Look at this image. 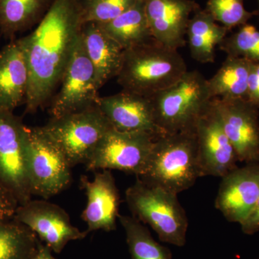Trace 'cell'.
<instances>
[{
  "label": "cell",
  "mask_w": 259,
  "mask_h": 259,
  "mask_svg": "<svg viewBox=\"0 0 259 259\" xmlns=\"http://www.w3.org/2000/svg\"><path fill=\"white\" fill-rule=\"evenodd\" d=\"M71 168L42 127H28L27 168L32 196L49 199L60 193L71 182Z\"/></svg>",
  "instance_id": "obj_7"
},
{
  "label": "cell",
  "mask_w": 259,
  "mask_h": 259,
  "mask_svg": "<svg viewBox=\"0 0 259 259\" xmlns=\"http://www.w3.org/2000/svg\"><path fill=\"white\" fill-rule=\"evenodd\" d=\"M40 243L31 230L15 220L0 223V259H30Z\"/></svg>",
  "instance_id": "obj_24"
},
{
  "label": "cell",
  "mask_w": 259,
  "mask_h": 259,
  "mask_svg": "<svg viewBox=\"0 0 259 259\" xmlns=\"http://www.w3.org/2000/svg\"><path fill=\"white\" fill-rule=\"evenodd\" d=\"M82 25L76 0H54L35 30L20 37L30 72L25 113H35L54 95Z\"/></svg>",
  "instance_id": "obj_1"
},
{
  "label": "cell",
  "mask_w": 259,
  "mask_h": 259,
  "mask_svg": "<svg viewBox=\"0 0 259 259\" xmlns=\"http://www.w3.org/2000/svg\"><path fill=\"white\" fill-rule=\"evenodd\" d=\"M54 0H0V35L10 40L38 25Z\"/></svg>",
  "instance_id": "obj_21"
},
{
  "label": "cell",
  "mask_w": 259,
  "mask_h": 259,
  "mask_svg": "<svg viewBox=\"0 0 259 259\" xmlns=\"http://www.w3.org/2000/svg\"><path fill=\"white\" fill-rule=\"evenodd\" d=\"M96 105L117 131L143 133L156 138L163 135L156 125L149 97L122 90L115 95L99 97Z\"/></svg>",
  "instance_id": "obj_14"
},
{
  "label": "cell",
  "mask_w": 259,
  "mask_h": 259,
  "mask_svg": "<svg viewBox=\"0 0 259 259\" xmlns=\"http://www.w3.org/2000/svg\"><path fill=\"white\" fill-rule=\"evenodd\" d=\"M253 62L244 58L227 56L216 74L207 79L212 99H246Z\"/></svg>",
  "instance_id": "obj_23"
},
{
  "label": "cell",
  "mask_w": 259,
  "mask_h": 259,
  "mask_svg": "<svg viewBox=\"0 0 259 259\" xmlns=\"http://www.w3.org/2000/svg\"><path fill=\"white\" fill-rule=\"evenodd\" d=\"M219 47L227 56L259 63V30L250 24L242 25L238 31L226 36Z\"/></svg>",
  "instance_id": "obj_27"
},
{
  "label": "cell",
  "mask_w": 259,
  "mask_h": 259,
  "mask_svg": "<svg viewBox=\"0 0 259 259\" xmlns=\"http://www.w3.org/2000/svg\"><path fill=\"white\" fill-rule=\"evenodd\" d=\"M42 128L73 167L86 163L112 126L95 105L61 117H51Z\"/></svg>",
  "instance_id": "obj_6"
},
{
  "label": "cell",
  "mask_w": 259,
  "mask_h": 259,
  "mask_svg": "<svg viewBox=\"0 0 259 259\" xmlns=\"http://www.w3.org/2000/svg\"><path fill=\"white\" fill-rule=\"evenodd\" d=\"M155 41L178 51L187 44L191 15L200 8L194 0H143Z\"/></svg>",
  "instance_id": "obj_15"
},
{
  "label": "cell",
  "mask_w": 259,
  "mask_h": 259,
  "mask_svg": "<svg viewBox=\"0 0 259 259\" xmlns=\"http://www.w3.org/2000/svg\"><path fill=\"white\" fill-rule=\"evenodd\" d=\"M136 177L177 194L192 187L202 177L195 131L156 138L144 171Z\"/></svg>",
  "instance_id": "obj_2"
},
{
  "label": "cell",
  "mask_w": 259,
  "mask_h": 259,
  "mask_svg": "<svg viewBox=\"0 0 259 259\" xmlns=\"http://www.w3.org/2000/svg\"><path fill=\"white\" fill-rule=\"evenodd\" d=\"M139 0H76L82 23L104 24L125 13Z\"/></svg>",
  "instance_id": "obj_26"
},
{
  "label": "cell",
  "mask_w": 259,
  "mask_h": 259,
  "mask_svg": "<svg viewBox=\"0 0 259 259\" xmlns=\"http://www.w3.org/2000/svg\"><path fill=\"white\" fill-rule=\"evenodd\" d=\"M59 86L60 88L49 109L51 117L94 106L100 97L95 69L85 50L81 33Z\"/></svg>",
  "instance_id": "obj_10"
},
{
  "label": "cell",
  "mask_w": 259,
  "mask_h": 259,
  "mask_svg": "<svg viewBox=\"0 0 259 259\" xmlns=\"http://www.w3.org/2000/svg\"><path fill=\"white\" fill-rule=\"evenodd\" d=\"M28 127L14 112L0 111V184L19 205L32 199L27 168Z\"/></svg>",
  "instance_id": "obj_8"
},
{
  "label": "cell",
  "mask_w": 259,
  "mask_h": 259,
  "mask_svg": "<svg viewBox=\"0 0 259 259\" xmlns=\"http://www.w3.org/2000/svg\"><path fill=\"white\" fill-rule=\"evenodd\" d=\"M130 210L141 223L157 233L160 241L184 246L188 219L177 194L139 178L125 192Z\"/></svg>",
  "instance_id": "obj_5"
},
{
  "label": "cell",
  "mask_w": 259,
  "mask_h": 259,
  "mask_svg": "<svg viewBox=\"0 0 259 259\" xmlns=\"http://www.w3.org/2000/svg\"><path fill=\"white\" fill-rule=\"evenodd\" d=\"M187 71L178 51L153 40L124 50L117 81L122 90L150 97L177 82Z\"/></svg>",
  "instance_id": "obj_3"
},
{
  "label": "cell",
  "mask_w": 259,
  "mask_h": 259,
  "mask_svg": "<svg viewBox=\"0 0 259 259\" xmlns=\"http://www.w3.org/2000/svg\"><path fill=\"white\" fill-rule=\"evenodd\" d=\"M100 25L123 50L154 40L143 0L112 21Z\"/></svg>",
  "instance_id": "obj_22"
},
{
  "label": "cell",
  "mask_w": 259,
  "mask_h": 259,
  "mask_svg": "<svg viewBox=\"0 0 259 259\" xmlns=\"http://www.w3.org/2000/svg\"><path fill=\"white\" fill-rule=\"evenodd\" d=\"M242 231L246 235H253L259 231V199L248 215L241 223Z\"/></svg>",
  "instance_id": "obj_31"
},
{
  "label": "cell",
  "mask_w": 259,
  "mask_h": 259,
  "mask_svg": "<svg viewBox=\"0 0 259 259\" xmlns=\"http://www.w3.org/2000/svg\"><path fill=\"white\" fill-rule=\"evenodd\" d=\"M228 32L207 10L199 8L191 17L187 29L191 56L202 64L214 62L216 47L221 45Z\"/></svg>",
  "instance_id": "obj_20"
},
{
  "label": "cell",
  "mask_w": 259,
  "mask_h": 259,
  "mask_svg": "<svg viewBox=\"0 0 259 259\" xmlns=\"http://www.w3.org/2000/svg\"><path fill=\"white\" fill-rule=\"evenodd\" d=\"M13 220L28 227L56 253H60L70 241L83 239L88 235L73 226L64 209L47 199H31L19 205Z\"/></svg>",
  "instance_id": "obj_11"
},
{
  "label": "cell",
  "mask_w": 259,
  "mask_h": 259,
  "mask_svg": "<svg viewBox=\"0 0 259 259\" xmlns=\"http://www.w3.org/2000/svg\"><path fill=\"white\" fill-rule=\"evenodd\" d=\"M81 37L100 89L107 81L117 77L122 66L124 50L98 23L83 24Z\"/></svg>",
  "instance_id": "obj_19"
},
{
  "label": "cell",
  "mask_w": 259,
  "mask_h": 259,
  "mask_svg": "<svg viewBox=\"0 0 259 259\" xmlns=\"http://www.w3.org/2000/svg\"><path fill=\"white\" fill-rule=\"evenodd\" d=\"M81 184L88 197L86 207L81 214V218L88 225V234L100 230L115 231L120 197L111 172L109 170L96 171L93 181L82 177Z\"/></svg>",
  "instance_id": "obj_17"
},
{
  "label": "cell",
  "mask_w": 259,
  "mask_h": 259,
  "mask_svg": "<svg viewBox=\"0 0 259 259\" xmlns=\"http://www.w3.org/2000/svg\"><path fill=\"white\" fill-rule=\"evenodd\" d=\"M30 72L20 38L10 40L0 50V111L14 112L25 103Z\"/></svg>",
  "instance_id": "obj_18"
},
{
  "label": "cell",
  "mask_w": 259,
  "mask_h": 259,
  "mask_svg": "<svg viewBox=\"0 0 259 259\" xmlns=\"http://www.w3.org/2000/svg\"><path fill=\"white\" fill-rule=\"evenodd\" d=\"M149 98L163 134L194 132L212 100L207 79L197 70L187 71L177 82Z\"/></svg>",
  "instance_id": "obj_4"
},
{
  "label": "cell",
  "mask_w": 259,
  "mask_h": 259,
  "mask_svg": "<svg viewBox=\"0 0 259 259\" xmlns=\"http://www.w3.org/2000/svg\"><path fill=\"white\" fill-rule=\"evenodd\" d=\"M259 259V258H258Z\"/></svg>",
  "instance_id": "obj_34"
},
{
  "label": "cell",
  "mask_w": 259,
  "mask_h": 259,
  "mask_svg": "<svg viewBox=\"0 0 259 259\" xmlns=\"http://www.w3.org/2000/svg\"><path fill=\"white\" fill-rule=\"evenodd\" d=\"M213 100L238 161L259 162V109L246 99Z\"/></svg>",
  "instance_id": "obj_13"
},
{
  "label": "cell",
  "mask_w": 259,
  "mask_h": 259,
  "mask_svg": "<svg viewBox=\"0 0 259 259\" xmlns=\"http://www.w3.org/2000/svg\"><path fill=\"white\" fill-rule=\"evenodd\" d=\"M125 230L132 259H171V251L157 243L146 226L134 216H118Z\"/></svg>",
  "instance_id": "obj_25"
},
{
  "label": "cell",
  "mask_w": 259,
  "mask_h": 259,
  "mask_svg": "<svg viewBox=\"0 0 259 259\" xmlns=\"http://www.w3.org/2000/svg\"><path fill=\"white\" fill-rule=\"evenodd\" d=\"M258 4H259V0H258ZM258 13H259V10H258Z\"/></svg>",
  "instance_id": "obj_33"
},
{
  "label": "cell",
  "mask_w": 259,
  "mask_h": 259,
  "mask_svg": "<svg viewBox=\"0 0 259 259\" xmlns=\"http://www.w3.org/2000/svg\"><path fill=\"white\" fill-rule=\"evenodd\" d=\"M259 199V162L237 167L222 177L215 207L227 221L241 223Z\"/></svg>",
  "instance_id": "obj_16"
},
{
  "label": "cell",
  "mask_w": 259,
  "mask_h": 259,
  "mask_svg": "<svg viewBox=\"0 0 259 259\" xmlns=\"http://www.w3.org/2000/svg\"><path fill=\"white\" fill-rule=\"evenodd\" d=\"M156 139L150 134L120 132L112 127L85 163L87 169H115L139 177L144 171Z\"/></svg>",
  "instance_id": "obj_9"
},
{
  "label": "cell",
  "mask_w": 259,
  "mask_h": 259,
  "mask_svg": "<svg viewBox=\"0 0 259 259\" xmlns=\"http://www.w3.org/2000/svg\"><path fill=\"white\" fill-rule=\"evenodd\" d=\"M245 0H208L205 10L217 23L231 30L248 23L258 11L248 12L244 8Z\"/></svg>",
  "instance_id": "obj_28"
},
{
  "label": "cell",
  "mask_w": 259,
  "mask_h": 259,
  "mask_svg": "<svg viewBox=\"0 0 259 259\" xmlns=\"http://www.w3.org/2000/svg\"><path fill=\"white\" fill-rule=\"evenodd\" d=\"M199 166L202 177H224L237 168L238 159L223 129L221 117L212 100L195 127Z\"/></svg>",
  "instance_id": "obj_12"
},
{
  "label": "cell",
  "mask_w": 259,
  "mask_h": 259,
  "mask_svg": "<svg viewBox=\"0 0 259 259\" xmlns=\"http://www.w3.org/2000/svg\"><path fill=\"white\" fill-rule=\"evenodd\" d=\"M52 252L49 247L40 243L36 253L30 259H56Z\"/></svg>",
  "instance_id": "obj_32"
},
{
  "label": "cell",
  "mask_w": 259,
  "mask_h": 259,
  "mask_svg": "<svg viewBox=\"0 0 259 259\" xmlns=\"http://www.w3.org/2000/svg\"><path fill=\"white\" fill-rule=\"evenodd\" d=\"M246 100L259 109V63L253 62L248 78Z\"/></svg>",
  "instance_id": "obj_30"
},
{
  "label": "cell",
  "mask_w": 259,
  "mask_h": 259,
  "mask_svg": "<svg viewBox=\"0 0 259 259\" xmlns=\"http://www.w3.org/2000/svg\"><path fill=\"white\" fill-rule=\"evenodd\" d=\"M18 206L14 195L0 184V223L13 220Z\"/></svg>",
  "instance_id": "obj_29"
}]
</instances>
